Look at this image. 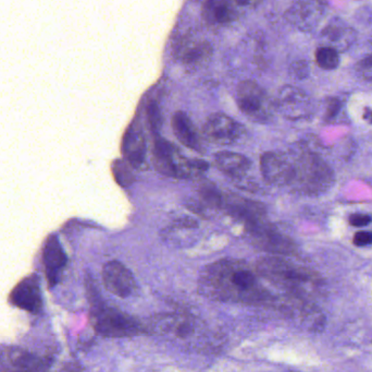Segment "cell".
Listing matches in <instances>:
<instances>
[{
    "mask_svg": "<svg viewBox=\"0 0 372 372\" xmlns=\"http://www.w3.org/2000/svg\"><path fill=\"white\" fill-rule=\"evenodd\" d=\"M201 295L219 301L260 304L269 299V294L259 283L256 269L244 261L220 260L207 265L199 277Z\"/></svg>",
    "mask_w": 372,
    "mask_h": 372,
    "instance_id": "6da1fadb",
    "label": "cell"
},
{
    "mask_svg": "<svg viewBox=\"0 0 372 372\" xmlns=\"http://www.w3.org/2000/svg\"><path fill=\"white\" fill-rule=\"evenodd\" d=\"M294 178L291 186L305 196L317 197L330 190L336 182L332 168L317 153L302 149L292 158Z\"/></svg>",
    "mask_w": 372,
    "mask_h": 372,
    "instance_id": "7a4b0ae2",
    "label": "cell"
},
{
    "mask_svg": "<svg viewBox=\"0 0 372 372\" xmlns=\"http://www.w3.org/2000/svg\"><path fill=\"white\" fill-rule=\"evenodd\" d=\"M88 293H90L92 324L100 335L106 338H129L142 333L143 329L139 321L120 310L107 307L98 299L97 294L92 291V285Z\"/></svg>",
    "mask_w": 372,
    "mask_h": 372,
    "instance_id": "3957f363",
    "label": "cell"
},
{
    "mask_svg": "<svg viewBox=\"0 0 372 372\" xmlns=\"http://www.w3.org/2000/svg\"><path fill=\"white\" fill-rule=\"evenodd\" d=\"M153 156L156 170L166 176L191 178L209 168V164L203 160H185L171 143L160 135L154 140Z\"/></svg>",
    "mask_w": 372,
    "mask_h": 372,
    "instance_id": "277c9868",
    "label": "cell"
},
{
    "mask_svg": "<svg viewBox=\"0 0 372 372\" xmlns=\"http://www.w3.org/2000/svg\"><path fill=\"white\" fill-rule=\"evenodd\" d=\"M273 103L257 82L245 80L238 86V106L252 120L266 123L271 118Z\"/></svg>",
    "mask_w": 372,
    "mask_h": 372,
    "instance_id": "5b68a950",
    "label": "cell"
},
{
    "mask_svg": "<svg viewBox=\"0 0 372 372\" xmlns=\"http://www.w3.org/2000/svg\"><path fill=\"white\" fill-rule=\"evenodd\" d=\"M51 361L20 346H0V372H49Z\"/></svg>",
    "mask_w": 372,
    "mask_h": 372,
    "instance_id": "8992f818",
    "label": "cell"
},
{
    "mask_svg": "<svg viewBox=\"0 0 372 372\" xmlns=\"http://www.w3.org/2000/svg\"><path fill=\"white\" fill-rule=\"evenodd\" d=\"M152 328L156 334L168 336L172 340L188 342L195 340V335L198 333L201 326L194 316L176 312L158 314L153 319Z\"/></svg>",
    "mask_w": 372,
    "mask_h": 372,
    "instance_id": "52a82bcc",
    "label": "cell"
},
{
    "mask_svg": "<svg viewBox=\"0 0 372 372\" xmlns=\"http://www.w3.org/2000/svg\"><path fill=\"white\" fill-rule=\"evenodd\" d=\"M250 240L255 246L271 254L289 256L296 252V244L291 238L281 234L275 226L262 221L254 225L246 226Z\"/></svg>",
    "mask_w": 372,
    "mask_h": 372,
    "instance_id": "ba28073f",
    "label": "cell"
},
{
    "mask_svg": "<svg viewBox=\"0 0 372 372\" xmlns=\"http://www.w3.org/2000/svg\"><path fill=\"white\" fill-rule=\"evenodd\" d=\"M275 108L289 120L307 118L312 114V100L296 86H283L275 98Z\"/></svg>",
    "mask_w": 372,
    "mask_h": 372,
    "instance_id": "9c48e42d",
    "label": "cell"
},
{
    "mask_svg": "<svg viewBox=\"0 0 372 372\" xmlns=\"http://www.w3.org/2000/svg\"><path fill=\"white\" fill-rule=\"evenodd\" d=\"M203 135L211 143L219 145H232L244 135V127L231 117L216 113L203 125Z\"/></svg>",
    "mask_w": 372,
    "mask_h": 372,
    "instance_id": "30bf717a",
    "label": "cell"
},
{
    "mask_svg": "<svg viewBox=\"0 0 372 372\" xmlns=\"http://www.w3.org/2000/svg\"><path fill=\"white\" fill-rule=\"evenodd\" d=\"M213 48L206 40L188 35L176 42L174 55L176 59L188 69H196L209 63L213 57Z\"/></svg>",
    "mask_w": 372,
    "mask_h": 372,
    "instance_id": "8fae6325",
    "label": "cell"
},
{
    "mask_svg": "<svg viewBox=\"0 0 372 372\" xmlns=\"http://www.w3.org/2000/svg\"><path fill=\"white\" fill-rule=\"evenodd\" d=\"M102 277L107 291L117 297L127 298L137 291L134 275L119 261L107 262L102 268Z\"/></svg>",
    "mask_w": 372,
    "mask_h": 372,
    "instance_id": "7c38bea8",
    "label": "cell"
},
{
    "mask_svg": "<svg viewBox=\"0 0 372 372\" xmlns=\"http://www.w3.org/2000/svg\"><path fill=\"white\" fill-rule=\"evenodd\" d=\"M260 170L268 184L273 186H291L294 178L292 158L277 152H266L260 157Z\"/></svg>",
    "mask_w": 372,
    "mask_h": 372,
    "instance_id": "4fadbf2b",
    "label": "cell"
},
{
    "mask_svg": "<svg viewBox=\"0 0 372 372\" xmlns=\"http://www.w3.org/2000/svg\"><path fill=\"white\" fill-rule=\"evenodd\" d=\"M9 301L18 309L32 314L43 309V294L41 281L36 274H31L18 281L9 296Z\"/></svg>",
    "mask_w": 372,
    "mask_h": 372,
    "instance_id": "5bb4252c",
    "label": "cell"
},
{
    "mask_svg": "<svg viewBox=\"0 0 372 372\" xmlns=\"http://www.w3.org/2000/svg\"><path fill=\"white\" fill-rule=\"evenodd\" d=\"M326 10L328 4L322 1H299L287 9L285 19L299 30L310 32L319 26Z\"/></svg>",
    "mask_w": 372,
    "mask_h": 372,
    "instance_id": "9a60e30c",
    "label": "cell"
},
{
    "mask_svg": "<svg viewBox=\"0 0 372 372\" xmlns=\"http://www.w3.org/2000/svg\"><path fill=\"white\" fill-rule=\"evenodd\" d=\"M42 260L45 277L49 289H53L60 281L63 271L68 264V256L60 240L55 234H51L45 240L42 249Z\"/></svg>",
    "mask_w": 372,
    "mask_h": 372,
    "instance_id": "2e32d148",
    "label": "cell"
},
{
    "mask_svg": "<svg viewBox=\"0 0 372 372\" xmlns=\"http://www.w3.org/2000/svg\"><path fill=\"white\" fill-rule=\"evenodd\" d=\"M222 209H225L231 217L243 222L245 227L266 221V207L262 203L233 193L225 195Z\"/></svg>",
    "mask_w": 372,
    "mask_h": 372,
    "instance_id": "e0dca14e",
    "label": "cell"
},
{
    "mask_svg": "<svg viewBox=\"0 0 372 372\" xmlns=\"http://www.w3.org/2000/svg\"><path fill=\"white\" fill-rule=\"evenodd\" d=\"M122 153L125 161L137 170L146 168V141L139 121H133L123 137Z\"/></svg>",
    "mask_w": 372,
    "mask_h": 372,
    "instance_id": "ac0fdd59",
    "label": "cell"
},
{
    "mask_svg": "<svg viewBox=\"0 0 372 372\" xmlns=\"http://www.w3.org/2000/svg\"><path fill=\"white\" fill-rule=\"evenodd\" d=\"M321 40L324 47H330L334 51H347L356 41V31L347 26L342 20L333 19L324 30L321 31Z\"/></svg>",
    "mask_w": 372,
    "mask_h": 372,
    "instance_id": "d6986e66",
    "label": "cell"
},
{
    "mask_svg": "<svg viewBox=\"0 0 372 372\" xmlns=\"http://www.w3.org/2000/svg\"><path fill=\"white\" fill-rule=\"evenodd\" d=\"M215 163L222 172L234 180H242L252 166L250 158L231 151L218 152L215 155Z\"/></svg>",
    "mask_w": 372,
    "mask_h": 372,
    "instance_id": "ffe728a7",
    "label": "cell"
},
{
    "mask_svg": "<svg viewBox=\"0 0 372 372\" xmlns=\"http://www.w3.org/2000/svg\"><path fill=\"white\" fill-rule=\"evenodd\" d=\"M171 126L174 135L184 147L201 152V139L194 123L186 113L176 112L172 117Z\"/></svg>",
    "mask_w": 372,
    "mask_h": 372,
    "instance_id": "44dd1931",
    "label": "cell"
},
{
    "mask_svg": "<svg viewBox=\"0 0 372 372\" xmlns=\"http://www.w3.org/2000/svg\"><path fill=\"white\" fill-rule=\"evenodd\" d=\"M203 19L211 26H223L233 22L238 18V12L233 4L221 0H211L203 6Z\"/></svg>",
    "mask_w": 372,
    "mask_h": 372,
    "instance_id": "7402d4cb",
    "label": "cell"
},
{
    "mask_svg": "<svg viewBox=\"0 0 372 372\" xmlns=\"http://www.w3.org/2000/svg\"><path fill=\"white\" fill-rule=\"evenodd\" d=\"M199 198H201L203 205L215 209H222L225 196L221 191L211 182H203L199 185L198 188Z\"/></svg>",
    "mask_w": 372,
    "mask_h": 372,
    "instance_id": "603a6c76",
    "label": "cell"
},
{
    "mask_svg": "<svg viewBox=\"0 0 372 372\" xmlns=\"http://www.w3.org/2000/svg\"><path fill=\"white\" fill-rule=\"evenodd\" d=\"M316 61L324 70H334L340 66V55L330 47L321 46L316 51Z\"/></svg>",
    "mask_w": 372,
    "mask_h": 372,
    "instance_id": "cb8c5ba5",
    "label": "cell"
},
{
    "mask_svg": "<svg viewBox=\"0 0 372 372\" xmlns=\"http://www.w3.org/2000/svg\"><path fill=\"white\" fill-rule=\"evenodd\" d=\"M112 174L119 186L127 188L134 182V176L129 170V164L122 160H117L112 164Z\"/></svg>",
    "mask_w": 372,
    "mask_h": 372,
    "instance_id": "d4e9b609",
    "label": "cell"
},
{
    "mask_svg": "<svg viewBox=\"0 0 372 372\" xmlns=\"http://www.w3.org/2000/svg\"><path fill=\"white\" fill-rule=\"evenodd\" d=\"M146 117H147L149 130L153 133L154 137H158L160 129H161L162 119L159 106L156 100H151L148 103L147 108H146Z\"/></svg>",
    "mask_w": 372,
    "mask_h": 372,
    "instance_id": "484cf974",
    "label": "cell"
},
{
    "mask_svg": "<svg viewBox=\"0 0 372 372\" xmlns=\"http://www.w3.org/2000/svg\"><path fill=\"white\" fill-rule=\"evenodd\" d=\"M289 75L296 80H305L309 76V65L307 61H297L289 67Z\"/></svg>",
    "mask_w": 372,
    "mask_h": 372,
    "instance_id": "4316f807",
    "label": "cell"
},
{
    "mask_svg": "<svg viewBox=\"0 0 372 372\" xmlns=\"http://www.w3.org/2000/svg\"><path fill=\"white\" fill-rule=\"evenodd\" d=\"M341 112V102L338 98H328L326 105V114H324V120L326 123H331L338 117Z\"/></svg>",
    "mask_w": 372,
    "mask_h": 372,
    "instance_id": "83f0119b",
    "label": "cell"
},
{
    "mask_svg": "<svg viewBox=\"0 0 372 372\" xmlns=\"http://www.w3.org/2000/svg\"><path fill=\"white\" fill-rule=\"evenodd\" d=\"M357 71L365 79H372V55L365 57L357 65Z\"/></svg>",
    "mask_w": 372,
    "mask_h": 372,
    "instance_id": "f1b7e54d",
    "label": "cell"
},
{
    "mask_svg": "<svg viewBox=\"0 0 372 372\" xmlns=\"http://www.w3.org/2000/svg\"><path fill=\"white\" fill-rule=\"evenodd\" d=\"M353 242L357 247L370 246V244H372L371 232H358V233L355 234Z\"/></svg>",
    "mask_w": 372,
    "mask_h": 372,
    "instance_id": "f546056e",
    "label": "cell"
},
{
    "mask_svg": "<svg viewBox=\"0 0 372 372\" xmlns=\"http://www.w3.org/2000/svg\"><path fill=\"white\" fill-rule=\"evenodd\" d=\"M349 224L355 227H363V226L369 225L372 222V217L367 215H353L349 217Z\"/></svg>",
    "mask_w": 372,
    "mask_h": 372,
    "instance_id": "4dcf8cb0",
    "label": "cell"
},
{
    "mask_svg": "<svg viewBox=\"0 0 372 372\" xmlns=\"http://www.w3.org/2000/svg\"><path fill=\"white\" fill-rule=\"evenodd\" d=\"M363 118L365 119L366 121H368V123H370V125H372V110L369 108H366L365 110H363Z\"/></svg>",
    "mask_w": 372,
    "mask_h": 372,
    "instance_id": "1f68e13d",
    "label": "cell"
}]
</instances>
